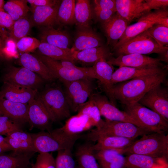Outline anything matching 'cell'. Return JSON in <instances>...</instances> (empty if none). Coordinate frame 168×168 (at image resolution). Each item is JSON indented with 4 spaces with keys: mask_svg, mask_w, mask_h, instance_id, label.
Segmentation results:
<instances>
[{
    "mask_svg": "<svg viewBox=\"0 0 168 168\" xmlns=\"http://www.w3.org/2000/svg\"><path fill=\"white\" fill-rule=\"evenodd\" d=\"M74 16L77 28L91 26V20L93 17L90 1H76L74 9Z\"/></svg>",
    "mask_w": 168,
    "mask_h": 168,
    "instance_id": "obj_31",
    "label": "cell"
},
{
    "mask_svg": "<svg viewBox=\"0 0 168 168\" xmlns=\"http://www.w3.org/2000/svg\"><path fill=\"white\" fill-rule=\"evenodd\" d=\"M38 90L3 82L0 97L13 102L28 104L36 97Z\"/></svg>",
    "mask_w": 168,
    "mask_h": 168,
    "instance_id": "obj_19",
    "label": "cell"
},
{
    "mask_svg": "<svg viewBox=\"0 0 168 168\" xmlns=\"http://www.w3.org/2000/svg\"><path fill=\"white\" fill-rule=\"evenodd\" d=\"M40 54L58 61H68L75 63L73 51L70 49H64L48 43L41 42L38 48Z\"/></svg>",
    "mask_w": 168,
    "mask_h": 168,
    "instance_id": "obj_32",
    "label": "cell"
},
{
    "mask_svg": "<svg viewBox=\"0 0 168 168\" xmlns=\"http://www.w3.org/2000/svg\"><path fill=\"white\" fill-rule=\"evenodd\" d=\"M101 89L105 93L110 102L115 105L116 100L113 94L114 86L112 82V75L114 72L113 66L106 60H101L92 66Z\"/></svg>",
    "mask_w": 168,
    "mask_h": 168,
    "instance_id": "obj_16",
    "label": "cell"
},
{
    "mask_svg": "<svg viewBox=\"0 0 168 168\" xmlns=\"http://www.w3.org/2000/svg\"><path fill=\"white\" fill-rule=\"evenodd\" d=\"M30 134L34 147L39 153L72 149L76 141L81 137L80 134L70 135L61 127L50 132L40 131Z\"/></svg>",
    "mask_w": 168,
    "mask_h": 168,
    "instance_id": "obj_3",
    "label": "cell"
},
{
    "mask_svg": "<svg viewBox=\"0 0 168 168\" xmlns=\"http://www.w3.org/2000/svg\"><path fill=\"white\" fill-rule=\"evenodd\" d=\"M93 144L88 142L78 146L75 156L80 168H100L92 149Z\"/></svg>",
    "mask_w": 168,
    "mask_h": 168,
    "instance_id": "obj_29",
    "label": "cell"
},
{
    "mask_svg": "<svg viewBox=\"0 0 168 168\" xmlns=\"http://www.w3.org/2000/svg\"><path fill=\"white\" fill-rule=\"evenodd\" d=\"M34 26L31 17H29L27 15L25 17L14 21L9 32V37L16 43L20 39L26 36Z\"/></svg>",
    "mask_w": 168,
    "mask_h": 168,
    "instance_id": "obj_35",
    "label": "cell"
},
{
    "mask_svg": "<svg viewBox=\"0 0 168 168\" xmlns=\"http://www.w3.org/2000/svg\"><path fill=\"white\" fill-rule=\"evenodd\" d=\"M3 82L37 90L44 80L39 75L23 67L9 66L2 77Z\"/></svg>",
    "mask_w": 168,
    "mask_h": 168,
    "instance_id": "obj_11",
    "label": "cell"
},
{
    "mask_svg": "<svg viewBox=\"0 0 168 168\" xmlns=\"http://www.w3.org/2000/svg\"><path fill=\"white\" fill-rule=\"evenodd\" d=\"M12 149V155L34 154L36 152L30 133L22 130L14 131L5 137Z\"/></svg>",
    "mask_w": 168,
    "mask_h": 168,
    "instance_id": "obj_21",
    "label": "cell"
},
{
    "mask_svg": "<svg viewBox=\"0 0 168 168\" xmlns=\"http://www.w3.org/2000/svg\"><path fill=\"white\" fill-rule=\"evenodd\" d=\"M77 112L86 116L96 128L100 127L103 122L98 107L90 97L80 106Z\"/></svg>",
    "mask_w": 168,
    "mask_h": 168,
    "instance_id": "obj_38",
    "label": "cell"
},
{
    "mask_svg": "<svg viewBox=\"0 0 168 168\" xmlns=\"http://www.w3.org/2000/svg\"><path fill=\"white\" fill-rule=\"evenodd\" d=\"M28 116L30 130L37 128L40 131L51 132L52 121L45 107L36 96L28 104Z\"/></svg>",
    "mask_w": 168,
    "mask_h": 168,
    "instance_id": "obj_14",
    "label": "cell"
},
{
    "mask_svg": "<svg viewBox=\"0 0 168 168\" xmlns=\"http://www.w3.org/2000/svg\"><path fill=\"white\" fill-rule=\"evenodd\" d=\"M41 42L34 37L26 36L16 43V48L21 54L29 53L38 48Z\"/></svg>",
    "mask_w": 168,
    "mask_h": 168,
    "instance_id": "obj_42",
    "label": "cell"
},
{
    "mask_svg": "<svg viewBox=\"0 0 168 168\" xmlns=\"http://www.w3.org/2000/svg\"><path fill=\"white\" fill-rule=\"evenodd\" d=\"M156 24L168 27V12L167 9L149 12L138 19L137 22L128 26L122 36L112 50V51Z\"/></svg>",
    "mask_w": 168,
    "mask_h": 168,
    "instance_id": "obj_9",
    "label": "cell"
},
{
    "mask_svg": "<svg viewBox=\"0 0 168 168\" xmlns=\"http://www.w3.org/2000/svg\"><path fill=\"white\" fill-rule=\"evenodd\" d=\"M168 50V47L158 44L147 31L140 34L125 42L112 51L117 56L131 54L145 55L156 53L160 54Z\"/></svg>",
    "mask_w": 168,
    "mask_h": 168,
    "instance_id": "obj_8",
    "label": "cell"
},
{
    "mask_svg": "<svg viewBox=\"0 0 168 168\" xmlns=\"http://www.w3.org/2000/svg\"><path fill=\"white\" fill-rule=\"evenodd\" d=\"M75 1L74 0L61 1L58 11L56 24L64 26L75 24Z\"/></svg>",
    "mask_w": 168,
    "mask_h": 168,
    "instance_id": "obj_34",
    "label": "cell"
},
{
    "mask_svg": "<svg viewBox=\"0 0 168 168\" xmlns=\"http://www.w3.org/2000/svg\"><path fill=\"white\" fill-rule=\"evenodd\" d=\"M93 79L86 78L63 83V90L70 110L77 112L87 100L95 89Z\"/></svg>",
    "mask_w": 168,
    "mask_h": 168,
    "instance_id": "obj_10",
    "label": "cell"
},
{
    "mask_svg": "<svg viewBox=\"0 0 168 168\" xmlns=\"http://www.w3.org/2000/svg\"><path fill=\"white\" fill-rule=\"evenodd\" d=\"M76 168H80L78 166V167H77V168L76 167Z\"/></svg>",
    "mask_w": 168,
    "mask_h": 168,
    "instance_id": "obj_55",
    "label": "cell"
},
{
    "mask_svg": "<svg viewBox=\"0 0 168 168\" xmlns=\"http://www.w3.org/2000/svg\"><path fill=\"white\" fill-rule=\"evenodd\" d=\"M28 105L0 97V115L22 125L28 122Z\"/></svg>",
    "mask_w": 168,
    "mask_h": 168,
    "instance_id": "obj_22",
    "label": "cell"
},
{
    "mask_svg": "<svg viewBox=\"0 0 168 168\" xmlns=\"http://www.w3.org/2000/svg\"><path fill=\"white\" fill-rule=\"evenodd\" d=\"M36 97L42 102L53 122L68 119L70 109L63 90L57 86H50Z\"/></svg>",
    "mask_w": 168,
    "mask_h": 168,
    "instance_id": "obj_6",
    "label": "cell"
},
{
    "mask_svg": "<svg viewBox=\"0 0 168 168\" xmlns=\"http://www.w3.org/2000/svg\"><path fill=\"white\" fill-rule=\"evenodd\" d=\"M0 59L4 60L6 59L3 50L0 49Z\"/></svg>",
    "mask_w": 168,
    "mask_h": 168,
    "instance_id": "obj_54",
    "label": "cell"
},
{
    "mask_svg": "<svg viewBox=\"0 0 168 168\" xmlns=\"http://www.w3.org/2000/svg\"><path fill=\"white\" fill-rule=\"evenodd\" d=\"M31 7L54 6L60 3L61 0H27Z\"/></svg>",
    "mask_w": 168,
    "mask_h": 168,
    "instance_id": "obj_48",
    "label": "cell"
},
{
    "mask_svg": "<svg viewBox=\"0 0 168 168\" xmlns=\"http://www.w3.org/2000/svg\"><path fill=\"white\" fill-rule=\"evenodd\" d=\"M103 45L101 37L91 26L77 28L74 42L71 49L73 51H78Z\"/></svg>",
    "mask_w": 168,
    "mask_h": 168,
    "instance_id": "obj_18",
    "label": "cell"
},
{
    "mask_svg": "<svg viewBox=\"0 0 168 168\" xmlns=\"http://www.w3.org/2000/svg\"><path fill=\"white\" fill-rule=\"evenodd\" d=\"M159 159L150 156L131 154L125 156L124 168H153Z\"/></svg>",
    "mask_w": 168,
    "mask_h": 168,
    "instance_id": "obj_36",
    "label": "cell"
},
{
    "mask_svg": "<svg viewBox=\"0 0 168 168\" xmlns=\"http://www.w3.org/2000/svg\"><path fill=\"white\" fill-rule=\"evenodd\" d=\"M151 133L131 123L106 119L100 127L92 129L86 137L90 141H96L106 136H116L136 139Z\"/></svg>",
    "mask_w": 168,
    "mask_h": 168,
    "instance_id": "obj_5",
    "label": "cell"
},
{
    "mask_svg": "<svg viewBox=\"0 0 168 168\" xmlns=\"http://www.w3.org/2000/svg\"><path fill=\"white\" fill-rule=\"evenodd\" d=\"M9 151H12V148L7 142L5 137L0 135V155Z\"/></svg>",
    "mask_w": 168,
    "mask_h": 168,
    "instance_id": "obj_50",
    "label": "cell"
},
{
    "mask_svg": "<svg viewBox=\"0 0 168 168\" xmlns=\"http://www.w3.org/2000/svg\"><path fill=\"white\" fill-rule=\"evenodd\" d=\"M135 139L116 136H106L99 139L92 149L94 151L103 149H121L131 144Z\"/></svg>",
    "mask_w": 168,
    "mask_h": 168,
    "instance_id": "obj_30",
    "label": "cell"
},
{
    "mask_svg": "<svg viewBox=\"0 0 168 168\" xmlns=\"http://www.w3.org/2000/svg\"><path fill=\"white\" fill-rule=\"evenodd\" d=\"M160 57L159 59L161 61L165 62L166 63H168V50L159 54Z\"/></svg>",
    "mask_w": 168,
    "mask_h": 168,
    "instance_id": "obj_51",
    "label": "cell"
},
{
    "mask_svg": "<svg viewBox=\"0 0 168 168\" xmlns=\"http://www.w3.org/2000/svg\"><path fill=\"white\" fill-rule=\"evenodd\" d=\"M19 62L24 68L39 75L44 81L51 82L56 78L46 66L36 56L24 53L19 58Z\"/></svg>",
    "mask_w": 168,
    "mask_h": 168,
    "instance_id": "obj_27",
    "label": "cell"
},
{
    "mask_svg": "<svg viewBox=\"0 0 168 168\" xmlns=\"http://www.w3.org/2000/svg\"><path fill=\"white\" fill-rule=\"evenodd\" d=\"M39 35L40 41L51 44L61 49H68L71 44L69 34L59 28L56 29L53 26L40 27Z\"/></svg>",
    "mask_w": 168,
    "mask_h": 168,
    "instance_id": "obj_23",
    "label": "cell"
},
{
    "mask_svg": "<svg viewBox=\"0 0 168 168\" xmlns=\"http://www.w3.org/2000/svg\"><path fill=\"white\" fill-rule=\"evenodd\" d=\"M147 30L158 44L162 46L168 47V27L156 24Z\"/></svg>",
    "mask_w": 168,
    "mask_h": 168,
    "instance_id": "obj_39",
    "label": "cell"
},
{
    "mask_svg": "<svg viewBox=\"0 0 168 168\" xmlns=\"http://www.w3.org/2000/svg\"><path fill=\"white\" fill-rule=\"evenodd\" d=\"M147 12L152 10H155L166 9L168 6V0H145Z\"/></svg>",
    "mask_w": 168,
    "mask_h": 168,
    "instance_id": "obj_46",
    "label": "cell"
},
{
    "mask_svg": "<svg viewBox=\"0 0 168 168\" xmlns=\"http://www.w3.org/2000/svg\"><path fill=\"white\" fill-rule=\"evenodd\" d=\"M92 12L93 18L101 24L109 20L116 12L105 7L93 6Z\"/></svg>",
    "mask_w": 168,
    "mask_h": 168,
    "instance_id": "obj_43",
    "label": "cell"
},
{
    "mask_svg": "<svg viewBox=\"0 0 168 168\" xmlns=\"http://www.w3.org/2000/svg\"><path fill=\"white\" fill-rule=\"evenodd\" d=\"M90 97L98 107L101 116L104 117L106 119L130 123L143 128L137 121L124 111L120 110L112 104L107 96L100 93H94Z\"/></svg>",
    "mask_w": 168,
    "mask_h": 168,
    "instance_id": "obj_13",
    "label": "cell"
},
{
    "mask_svg": "<svg viewBox=\"0 0 168 168\" xmlns=\"http://www.w3.org/2000/svg\"><path fill=\"white\" fill-rule=\"evenodd\" d=\"M125 163V156L122 155L116 161L100 166V168H124Z\"/></svg>",
    "mask_w": 168,
    "mask_h": 168,
    "instance_id": "obj_49",
    "label": "cell"
},
{
    "mask_svg": "<svg viewBox=\"0 0 168 168\" xmlns=\"http://www.w3.org/2000/svg\"><path fill=\"white\" fill-rule=\"evenodd\" d=\"M128 147L120 150L122 154H135L158 159H166L168 155V136L165 133L146 134Z\"/></svg>",
    "mask_w": 168,
    "mask_h": 168,
    "instance_id": "obj_2",
    "label": "cell"
},
{
    "mask_svg": "<svg viewBox=\"0 0 168 168\" xmlns=\"http://www.w3.org/2000/svg\"><path fill=\"white\" fill-rule=\"evenodd\" d=\"M27 0H10L4 4L5 11L15 21L26 16L30 10Z\"/></svg>",
    "mask_w": 168,
    "mask_h": 168,
    "instance_id": "obj_37",
    "label": "cell"
},
{
    "mask_svg": "<svg viewBox=\"0 0 168 168\" xmlns=\"http://www.w3.org/2000/svg\"><path fill=\"white\" fill-rule=\"evenodd\" d=\"M167 75L166 70L117 83L113 89L114 97L124 106L138 102L151 89L159 84L166 83Z\"/></svg>",
    "mask_w": 168,
    "mask_h": 168,
    "instance_id": "obj_1",
    "label": "cell"
},
{
    "mask_svg": "<svg viewBox=\"0 0 168 168\" xmlns=\"http://www.w3.org/2000/svg\"><path fill=\"white\" fill-rule=\"evenodd\" d=\"M122 155L120 149H107L95 151V156L99 166L116 161Z\"/></svg>",
    "mask_w": 168,
    "mask_h": 168,
    "instance_id": "obj_40",
    "label": "cell"
},
{
    "mask_svg": "<svg viewBox=\"0 0 168 168\" xmlns=\"http://www.w3.org/2000/svg\"><path fill=\"white\" fill-rule=\"evenodd\" d=\"M63 83L89 78L96 79L92 67H79L68 61H58L40 54L35 55Z\"/></svg>",
    "mask_w": 168,
    "mask_h": 168,
    "instance_id": "obj_4",
    "label": "cell"
},
{
    "mask_svg": "<svg viewBox=\"0 0 168 168\" xmlns=\"http://www.w3.org/2000/svg\"><path fill=\"white\" fill-rule=\"evenodd\" d=\"M71 150L68 149L58 151L55 159L56 168H76Z\"/></svg>",
    "mask_w": 168,
    "mask_h": 168,
    "instance_id": "obj_41",
    "label": "cell"
},
{
    "mask_svg": "<svg viewBox=\"0 0 168 168\" xmlns=\"http://www.w3.org/2000/svg\"><path fill=\"white\" fill-rule=\"evenodd\" d=\"M34 154L0 155V168H30Z\"/></svg>",
    "mask_w": 168,
    "mask_h": 168,
    "instance_id": "obj_33",
    "label": "cell"
},
{
    "mask_svg": "<svg viewBox=\"0 0 168 168\" xmlns=\"http://www.w3.org/2000/svg\"><path fill=\"white\" fill-rule=\"evenodd\" d=\"M22 125L8 117L0 115V135L6 136L12 133L22 130Z\"/></svg>",
    "mask_w": 168,
    "mask_h": 168,
    "instance_id": "obj_44",
    "label": "cell"
},
{
    "mask_svg": "<svg viewBox=\"0 0 168 168\" xmlns=\"http://www.w3.org/2000/svg\"><path fill=\"white\" fill-rule=\"evenodd\" d=\"M93 127L92 123L86 116L77 114L68 118L61 128L66 133L74 136L79 135Z\"/></svg>",
    "mask_w": 168,
    "mask_h": 168,
    "instance_id": "obj_28",
    "label": "cell"
},
{
    "mask_svg": "<svg viewBox=\"0 0 168 168\" xmlns=\"http://www.w3.org/2000/svg\"><path fill=\"white\" fill-rule=\"evenodd\" d=\"M6 32L0 30V37L4 40H6L7 38V36Z\"/></svg>",
    "mask_w": 168,
    "mask_h": 168,
    "instance_id": "obj_52",
    "label": "cell"
},
{
    "mask_svg": "<svg viewBox=\"0 0 168 168\" xmlns=\"http://www.w3.org/2000/svg\"><path fill=\"white\" fill-rule=\"evenodd\" d=\"M61 2L54 6H37L30 8L32 13L30 17L34 26L40 27L53 26L56 24L58 11Z\"/></svg>",
    "mask_w": 168,
    "mask_h": 168,
    "instance_id": "obj_25",
    "label": "cell"
},
{
    "mask_svg": "<svg viewBox=\"0 0 168 168\" xmlns=\"http://www.w3.org/2000/svg\"><path fill=\"white\" fill-rule=\"evenodd\" d=\"M166 68H139L127 67H119L112 75V82L114 85L132 79L160 73L166 71Z\"/></svg>",
    "mask_w": 168,
    "mask_h": 168,
    "instance_id": "obj_26",
    "label": "cell"
},
{
    "mask_svg": "<svg viewBox=\"0 0 168 168\" xmlns=\"http://www.w3.org/2000/svg\"><path fill=\"white\" fill-rule=\"evenodd\" d=\"M30 168H56L55 159L52 153H40Z\"/></svg>",
    "mask_w": 168,
    "mask_h": 168,
    "instance_id": "obj_45",
    "label": "cell"
},
{
    "mask_svg": "<svg viewBox=\"0 0 168 168\" xmlns=\"http://www.w3.org/2000/svg\"><path fill=\"white\" fill-rule=\"evenodd\" d=\"M107 61L113 66L119 67H127L139 68L166 67L158 58L138 54L120 55L116 57L112 56Z\"/></svg>",
    "mask_w": 168,
    "mask_h": 168,
    "instance_id": "obj_15",
    "label": "cell"
},
{
    "mask_svg": "<svg viewBox=\"0 0 168 168\" xmlns=\"http://www.w3.org/2000/svg\"><path fill=\"white\" fill-rule=\"evenodd\" d=\"M107 40V45L112 50L124 34L128 25L117 13L107 22L101 24Z\"/></svg>",
    "mask_w": 168,
    "mask_h": 168,
    "instance_id": "obj_20",
    "label": "cell"
},
{
    "mask_svg": "<svg viewBox=\"0 0 168 168\" xmlns=\"http://www.w3.org/2000/svg\"><path fill=\"white\" fill-rule=\"evenodd\" d=\"M162 84H159L149 91L138 102L168 121V88Z\"/></svg>",
    "mask_w": 168,
    "mask_h": 168,
    "instance_id": "obj_12",
    "label": "cell"
},
{
    "mask_svg": "<svg viewBox=\"0 0 168 168\" xmlns=\"http://www.w3.org/2000/svg\"><path fill=\"white\" fill-rule=\"evenodd\" d=\"M14 21L7 13L5 12L0 11V30L6 28L9 30L12 29Z\"/></svg>",
    "mask_w": 168,
    "mask_h": 168,
    "instance_id": "obj_47",
    "label": "cell"
},
{
    "mask_svg": "<svg viewBox=\"0 0 168 168\" xmlns=\"http://www.w3.org/2000/svg\"><path fill=\"white\" fill-rule=\"evenodd\" d=\"M124 111L145 130L151 133H165L168 130V121L138 102L124 105Z\"/></svg>",
    "mask_w": 168,
    "mask_h": 168,
    "instance_id": "obj_7",
    "label": "cell"
},
{
    "mask_svg": "<svg viewBox=\"0 0 168 168\" xmlns=\"http://www.w3.org/2000/svg\"><path fill=\"white\" fill-rule=\"evenodd\" d=\"M116 13L129 25L135 19H138L147 13L145 0H116Z\"/></svg>",
    "mask_w": 168,
    "mask_h": 168,
    "instance_id": "obj_17",
    "label": "cell"
},
{
    "mask_svg": "<svg viewBox=\"0 0 168 168\" xmlns=\"http://www.w3.org/2000/svg\"><path fill=\"white\" fill-rule=\"evenodd\" d=\"M111 53L104 45L78 51H74L73 58L74 63L84 66L93 65L101 60L107 61L112 56Z\"/></svg>",
    "mask_w": 168,
    "mask_h": 168,
    "instance_id": "obj_24",
    "label": "cell"
},
{
    "mask_svg": "<svg viewBox=\"0 0 168 168\" xmlns=\"http://www.w3.org/2000/svg\"><path fill=\"white\" fill-rule=\"evenodd\" d=\"M5 1L3 0H0V11L5 12L4 9Z\"/></svg>",
    "mask_w": 168,
    "mask_h": 168,
    "instance_id": "obj_53",
    "label": "cell"
}]
</instances>
